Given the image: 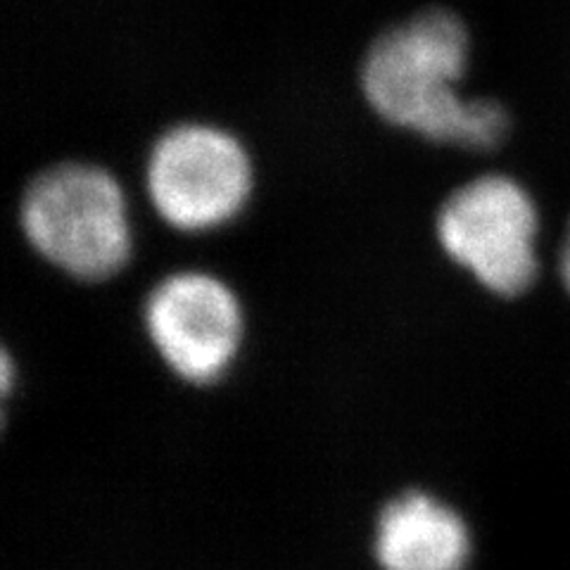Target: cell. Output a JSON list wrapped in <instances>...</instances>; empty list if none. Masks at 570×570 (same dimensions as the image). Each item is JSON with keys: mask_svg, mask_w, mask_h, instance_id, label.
Segmentation results:
<instances>
[{"mask_svg": "<svg viewBox=\"0 0 570 570\" xmlns=\"http://www.w3.org/2000/svg\"><path fill=\"white\" fill-rule=\"evenodd\" d=\"M471 62V33L444 8L423 10L390 27L366 50L362 94L392 127L440 146L494 150L509 134V115L490 98L461 91Z\"/></svg>", "mask_w": 570, "mask_h": 570, "instance_id": "6da1fadb", "label": "cell"}, {"mask_svg": "<svg viewBox=\"0 0 570 570\" xmlns=\"http://www.w3.org/2000/svg\"><path fill=\"white\" fill-rule=\"evenodd\" d=\"M20 222L36 253L71 278H112L131 259L127 195L102 167L62 163L36 174Z\"/></svg>", "mask_w": 570, "mask_h": 570, "instance_id": "7a4b0ae2", "label": "cell"}, {"mask_svg": "<svg viewBox=\"0 0 570 570\" xmlns=\"http://www.w3.org/2000/svg\"><path fill=\"white\" fill-rule=\"evenodd\" d=\"M538 207L504 174H485L459 186L435 222L440 247L494 295L515 297L538 276Z\"/></svg>", "mask_w": 570, "mask_h": 570, "instance_id": "3957f363", "label": "cell"}, {"mask_svg": "<svg viewBox=\"0 0 570 570\" xmlns=\"http://www.w3.org/2000/svg\"><path fill=\"white\" fill-rule=\"evenodd\" d=\"M255 171L243 142L222 127L184 121L159 136L146 163L155 212L186 234L234 222L253 195Z\"/></svg>", "mask_w": 570, "mask_h": 570, "instance_id": "277c9868", "label": "cell"}, {"mask_svg": "<svg viewBox=\"0 0 570 570\" xmlns=\"http://www.w3.org/2000/svg\"><path fill=\"white\" fill-rule=\"evenodd\" d=\"M142 326L171 373L193 385H212L236 362L245 318L224 281L205 272H176L150 291Z\"/></svg>", "mask_w": 570, "mask_h": 570, "instance_id": "5b68a950", "label": "cell"}, {"mask_svg": "<svg viewBox=\"0 0 570 570\" xmlns=\"http://www.w3.org/2000/svg\"><path fill=\"white\" fill-rule=\"evenodd\" d=\"M471 551L466 521L431 492H402L379 513L373 557L381 570H466Z\"/></svg>", "mask_w": 570, "mask_h": 570, "instance_id": "8992f818", "label": "cell"}, {"mask_svg": "<svg viewBox=\"0 0 570 570\" xmlns=\"http://www.w3.org/2000/svg\"><path fill=\"white\" fill-rule=\"evenodd\" d=\"M561 278L570 293V226H568V234H566L563 249H561Z\"/></svg>", "mask_w": 570, "mask_h": 570, "instance_id": "52a82bcc", "label": "cell"}]
</instances>
